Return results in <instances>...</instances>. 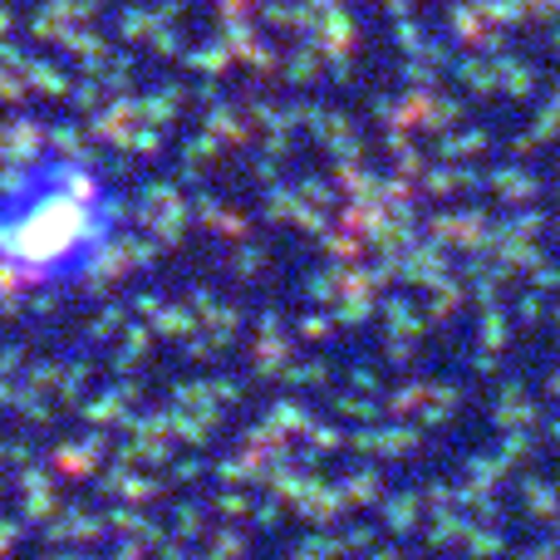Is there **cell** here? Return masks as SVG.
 <instances>
[{
    "instance_id": "6da1fadb",
    "label": "cell",
    "mask_w": 560,
    "mask_h": 560,
    "mask_svg": "<svg viewBox=\"0 0 560 560\" xmlns=\"http://www.w3.org/2000/svg\"><path fill=\"white\" fill-rule=\"evenodd\" d=\"M128 246V197L98 158L35 143L0 163V285L30 300L84 295Z\"/></svg>"
}]
</instances>
